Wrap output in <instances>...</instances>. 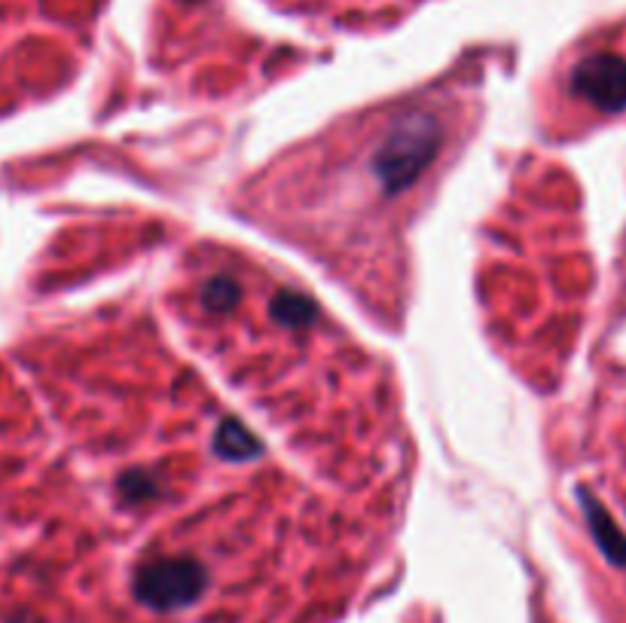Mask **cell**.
I'll return each instance as SVG.
<instances>
[{
    "label": "cell",
    "instance_id": "1",
    "mask_svg": "<svg viewBox=\"0 0 626 623\" xmlns=\"http://www.w3.org/2000/svg\"><path fill=\"white\" fill-rule=\"evenodd\" d=\"M577 96L587 98L605 113L626 110V61L612 52H599L580 61L575 71Z\"/></svg>",
    "mask_w": 626,
    "mask_h": 623
}]
</instances>
